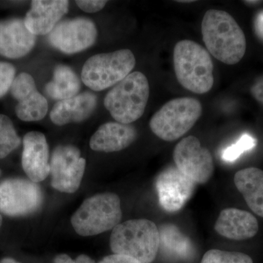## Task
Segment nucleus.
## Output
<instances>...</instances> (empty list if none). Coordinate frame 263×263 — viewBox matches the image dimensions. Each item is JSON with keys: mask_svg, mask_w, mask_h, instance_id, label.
<instances>
[{"mask_svg": "<svg viewBox=\"0 0 263 263\" xmlns=\"http://www.w3.org/2000/svg\"><path fill=\"white\" fill-rule=\"evenodd\" d=\"M201 31L207 51L219 61L233 65L245 57V32L234 18L224 10H207L202 18Z\"/></svg>", "mask_w": 263, "mask_h": 263, "instance_id": "obj_1", "label": "nucleus"}, {"mask_svg": "<svg viewBox=\"0 0 263 263\" xmlns=\"http://www.w3.org/2000/svg\"><path fill=\"white\" fill-rule=\"evenodd\" d=\"M175 73L184 89L203 95L214 84V64L209 52L190 40L176 43L174 50Z\"/></svg>", "mask_w": 263, "mask_h": 263, "instance_id": "obj_2", "label": "nucleus"}, {"mask_svg": "<svg viewBox=\"0 0 263 263\" xmlns=\"http://www.w3.org/2000/svg\"><path fill=\"white\" fill-rule=\"evenodd\" d=\"M110 246L114 254L128 256L140 263H151L158 252L160 232L153 221L131 219L114 228Z\"/></svg>", "mask_w": 263, "mask_h": 263, "instance_id": "obj_3", "label": "nucleus"}, {"mask_svg": "<svg viewBox=\"0 0 263 263\" xmlns=\"http://www.w3.org/2000/svg\"><path fill=\"white\" fill-rule=\"evenodd\" d=\"M149 94L146 76L136 71L108 91L104 99V105L117 122L130 124L144 114Z\"/></svg>", "mask_w": 263, "mask_h": 263, "instance_id": "obj_4", "label": "nucleus"}, {"mask_svg": "<svg viewBox=\"0 0 263 263\" xmlns=\"http://www.w3.org/2000/svg\"><path fill=\"white\" fill-rule=\"evenodd\" d=\"M122 217L119 196L102 193L85 200L71 217V224L78 234L92 236L114 229Z\"/></svg>", "mask_w": 263, "mask_h": 263, "instance_id": "obj_5", "label": "nucleus"}, {"mask_svg": "<svg viewBox=\"0 0 263 263\" xmlns=\"http://www.w3.org/2000/svg\"><path fill=\"white\" fill-rule=\"evenodd\" d=\"M202 113L201 103L197 99H173L151 119L150 129L163 141H176L193 127Z\"/></svg>", "mask_w": 263, "mask_h": 263, "instance_id": "obj_6", "label": "nucleus"}, {"mask_svg": "<svg viewBox=\"0 0 263 263\" xmlns=\"http://www.w3.org/2000/svg\"><path fill=\"white\" fill-rule=\"evenodd\" d=\"M136 66V58L129 49H121L90 57L85 62L81 80L93 91H103L125 79Z\"/></svg>", "mask_w": 263, "mask_h": 263, "instance_id": "obj_7", "label": "nucleus"}, {"mask_svg": "<svg viewBox=\"0 0 263 263\" xmlns=\"http://www.w3.org/2000/svg\"><path fill=\"white\" fill-rule=\"evenodd\" d=\"M43 196L37 183L21 178L0 182V212L18 217L29 215L41 207Z\"/></svg>", "mask_w": 263, "mask_h": 263, "instance_id": "obj_8", "label": "nucleus"}, {"mask_svg": "<svg viewBox=\"0 0 263 263\" xmlns=\"http://www.w3.org/2000/svg\"><path fill=\"white\" fill-rule=\"evenodd\" d=\"M80 150L72 145L57 146L50 162L51 186L65 193H74L80 187L86 168Z\"/></svg>", "mask_w": 263, "mask_h": 263, "instance_id": "obj_9", "label": "nucleus"}, {"mask_svg": "<svg viewBox=\"0 0 263 263\" xmlns=\"http://www.w3.org/2000/svg\"><path fill=\"white\" fill-rule=\"evenodd\" d=\"M176 167L195 183H205L214 171L212 154L201 146L196 137L183 138L174 151Z\"/></svg>", "mask_w": 263, "mask_h": 263, "instance_id": "obj_10", "label": "nucleus"}, {"mask_svg": "<svg viewBox=\"0 0 263 263\" xmlns=\"http://www.w3.org/2000/svg\"><path fill=\"white\" fill-rule=\"evenodd\" d=\"M98 29L92 21L86 18L60 22L49 33L51 46L67 54L79 53L94 45Z\"/></svg>", "mask_w": 263, "mask_h": 263, "instance_id": "obj_11", "label": "nucleus"}, {"mask_svg": "<svg viewBox=\"0 0 263 263\" xmlns=\"http://www.w3.org/2000/svg\"><path fill=\"white\" fill-rule=\"evenodd\" d=\"M10 91L18 101L15 111L19 119L24 122H37L46 117L47 100L38 91L32 76L27 72L19 74Z\"/></svg>", "mask_w": 263, "mask_h": 263, "instance_id": "obj_12", "label": "nucleus"}, {"mask_svg": "<svg viewBox=\"0 0 263 263\" xmlns=\"http://www.w3.org/2000/svg\"><path fill=\"white\" fill-rule=\"evenodd\" d=\"M161 206L167 212L182 209L193 195L195 183L177 167H171L162 171L156 181Z\"/></svg>", "mask_w": 263, "mask_h": 263, "instance_id": "obj_13", "label": "nucleus"}, {"mask_svg": "<svg viewBox=\"0 0 263 263\" xmlns=\"http://www.w3.org/2000/svg\"><path fill=\"white\" fill-rule=\"evenodd\" d=\"M22 164L30 181L39 183L50 174L49 148L46 136L37 131L29 132L24 137Z\"/></svg>", "mask_w": 263, "mask_h": 263, "instance_id": "obj_14", "label": "nucleus"}, {"mask_svg": "<svg viewBox=\"0 0 263 263\" xmlns=\"http://www.w3.org/2000/svg\"><path fill=\"white\" fill-rule=\"evenodd\" d=\"M67 0H34L24 19L27 29L34 35L49 34L68 12Z\"/></svg>", "mask_w": 263, "mask_h": 263, "instance_id": "obj_15", "label": "nucleus"}, {"mask_svg": "<svg viewBox=\"0 0 263 263\" xmlns=\"http://www.w3.org/2000/svg\"><path fill=\"white\" fill-rule=\"evenodd\" d=\"M36 36L24 24V19L0 21V55L9 59L22 58L32 51Z\"/></svg>", "mask_w": 263, "mask_h": 263, "instance_id": "obj_16", "label": "nucleus"}, {"mask_svg": "<svg viewBox=\"0 0 263 263\" xmlns=\"http://www.w3.org/2000/svg\"><path fill=\"white\" fill-rule=\"evenodd\" d=\"M218 234L228 239L241 240L253 238L258 232V221L251 213L238 209L221 211L214 226Z\"/></svg>", "mask_w": 263, "mask_h": 263, "instance_id": "obj_17", "label": "nucleus"}, {"mask_svg": "<svg viewBox=\"0 0 263 263\" xmlns=\"http://www.w3.org/2000/svg\"><path fill=\"white\" fill-rule=\"evenodd\" d=\"M137 131L131 124L108 122L95 132L90 140V147L95 152H119L136 141Z\"/></svg>", "mask_w": 263, "mask_h": 263, "instance_id": "obj_18", "label": "nucleus"}, {"mask_svg": "<svg viewBox=\"0 0 263 263\" xmlns=\"http://www.w3.org/2000/svg\"><path fill=\"white\" fill-rule=\"evenodd\" d=\"M97 102L96 95L90 91H84L73 98L58 101L50 113L51 122L59 126L84 122L94 112Z\"/></svg>", "mask_w": 263, "mask_h": 263, "instance_id": "obj_19", "label": "nucleus"}, {"mask_svg": "<svg viewBox=\"0 0 263 263\" xmlns=\"http://www.w3.org/2000/svg\"><path fill=\"white\" fill-rule=\"evenodd\" d=\"M234 182L251 210L263 218V171L257 167L240 170Z\"/></svg>", "mask_w": 263, "mask_h": 263, "instance_id": "obj_20", "label": "nucleus"}, {"mask_svg": "<svg viewBox=\"0 0 263 263\" xmlns=\"http://www.w3.org/2000/svg\"><path fill=\"white\" fill-rule=\"evenodd\" d=\"M81 81L68 66L59 65L53 71V79L45 86V93L53 100H67L79 94Z\"/></svg>", "mask_w": 263, "mask_h": 263, "instance_id": "obj_21", "label": "nucleus"}, {"mask_svg": "<svg viewBox=\"0 0 263 263\" xmlns=\"http://www.w3.org/2000/svg\"><path fill=\"white\" fill-rule=\"evenodd\" d=\"M160 242L167 251L178 257H186L190 253L189 240L174 226H165L162 228L160 233Z\"/></svg>", "mask_w": 263, "mask_h": 263, "instance_id": "obj_22", "label": "nucleus"}, {"mask_svg": "<svg viewBox=\"0 0 263 263\" xmlns=\"http://www.w3.org/2000/svg\"><path fill=\"white\" fill-rule=\"evenodd\" d=\"M21 144L20 137L10 118L0 114V159H4Z\"/></svg>", "mask_w": 263, "mask_h": 263, "instance_id": "obj_23", "label": "nucleus"}, {"mask_svg": "<svg viewBox=\"0 0 263 263\" xmlns=\"http://www.w3.org/2000/svg\"><path fill=\"white\" fill-rule=\"evenodd\" d=\"M201 263H253L247 254L212 249L204 254Z\"/></svg>", "mask_w": 263, "mask_h": 263, "instance_id": "obj_24", "label": "nucleus"}, {"mask_svg": "<svg viewBox=\"0 0 263 263\" xmlns=\"http://www.w3.org/2000/svg\"><path fill=\"white\" fill-rule=\"evenodd\" d=\"M257 141L253 137L245 134L235 144L232 145L224 150L221 154V158L226 162H233L236 160L242 154L253 148Z\"/></svg>", "mask_w": 263, "mask_h": 263, "instance_id": "obj_25", "label": "nucleus"}, {"mask_svg": "<svg viewBox=\"0 0 263 263\" xmlns=\"http://www.w3.org/2000/svg\"><path fill=\"white\" fill-rule=\"evenodd\" d=\"M14 66L8 62H0V98L10 90L15 79Z\"/></svg>", "mask_w": 263, "mask_h": 263, "instance_id": "obj_26", "label": "nucleus"}, {"mask_svg": "<svg viewBox=\"0 0 263 263\" xmlns=\"http://www.w3.org/2000/svg\"><path fill=\"white\" fill-rule=\"evenodd\" d=\"M107 1L100 0H80L76 1V3L83 11L86 13H94L103 9L106 5Z\"/></svg>", "mask_w": 263, "mask_h": 263, "instance_id": "obj_27", "label": "nucleus"}, {"mask_svg": "<svg viewBox=\"0 0 263 263\" xmlns=\"http://www.w3.org/2000/svg\"><path fill=\"white\" fill-rule=\"evenodd\" d=\"M54 263H95V261L85 254H81L74 260L67 254H62L55 257Z\"/></svg>", "mask_w": 263, "mask_h": 263, "instance_id": "obj_28", "label": "nucleus"}, {"mask_svg": "<svg viewBox=\"0 0 263 263\" xmlns=\"http://www.w3.org/2000/svg\"><path fill=\"white\" fill-rule=\"evenodd\" d=\"M250 91L252 97L263 105V75L256 79L251 86Z\"/></svg>", "mask_w": 263, "mask_h": 263, "instance_id": "obj_29", "label": "nucleus"}, {"mask_svg": "<svg viewBox=\"0 0 263 263\" xmlns=\"http://www.w3.org/2000/svg\"><path fill=\"white\" fill-rule=\"evenodd\" d=\"M99 263H140L136 259L123 254H114L104 257Z\"/></svg>", "mask_w": 263, "mask_h": 263, "instance_id": "obj_30", "label": "nucleus"}, {"mask_svg": "<svg viewBox=\"0 0 263 263\" xmlns=\"http://www.w3.org/2000/svg\"><path fill=\"white\" fill-rule=\"evenodd\" d=\"M254 29L256 34L263 41V11L257 14L254 21Z\"/></svg>", "mask_w": 263, "mask_h": 263, "instance_id": "obj_31", "label": "nucleus"}, {"mask_svg": "<svg viewBox=\"0 0 263 263\" xmlns=\"http://www.w3.org/2000/svg\"><path fill=\"white\" fill-rule=\"evenodd\" d=\"M0 263H21L18 262V261L15 260V259L13 258H10V257H5V258L2 259L0 260Z\"/></svg>", "mask_w": 263, "mask_h": 263, "instance_id": "obj_32", "label": "nucleus"}, {"mask_svg": "<svg viewBox=\"0 0 263 263\" xmlns=\"http://www.w3.org/2000/svg\"><path fill=\"white\" fill-rule=\"evenodd\" d=\"M245 3H247V4L254 5L262 3V1H245Z\"/></svg>", "mask_w": 263, "mask_h": 263, "instance_id": "obj_33", "label": "nucleus"}, {"mask_svg": "<svg viewBox=\"0 0 263 263\" xmlns=\"http://www.w3.org/2000/svg\"><path fill=\"white\" fill-rule=\"evenodd\" d=\"M178 3H194L195 1H193V0H186V1H183V0H181V1H177Z\"/></svg>", "mask_w": 263, "mask_h": 263, "instance_id": "obj_34", "label": "nucleus"}, {"mask_svg": "<svg viewBox=\"0 0 263 263\" xmlns=\"http://www.w3.org/2000/svg\"><path fill=\"white\" fill-rule=\"evenodd\" d=\"M2 224H3V217H2L1 214H0V227H1Z\"/></svg>", "mask_w": 263, "mask_h": 263, "instance_id": "obj_35", "label": "nucleus"}]
</instances>
